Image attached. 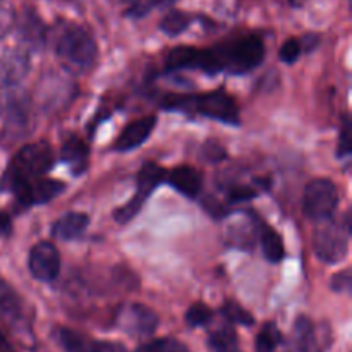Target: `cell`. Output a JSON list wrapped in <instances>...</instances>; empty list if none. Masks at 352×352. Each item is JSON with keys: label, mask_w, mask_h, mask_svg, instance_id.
<instances>
[{"label": "cell", "mask_w": 352, "mask_h": 352, "mask_svg": "<svg viewBox=\"0 0 352 352\" xmlns=\"http://www.w3.org/2000/svg\"><path fill=\"white\" fill-rule=\"evenodd\" d=\"M117 323H119L120 329L126 330L131 336L144 337L151 336L157 330V327L160 325V318L148 306L133 302V305H126L119 309Z\"/></svg>", "instance_id": "52a82bcc"}, {"label": "cell", "mask_w": 352, "mask_h": 352, "mask_svg": "<svg viewBox=\"0 0 352 352\" xmlns=\"http://www.w3.org/2000/svg\"><path fill=\"white\" fill-rule=\"evenodd\" d=\"M260 241H261V250H263L265 258H267L270 263H278V261L284 260L285 256V248L284 241L278 236V232L275 229L268 226H261L260 229Z\"/></svg>", "instance_id": "d6986e66"}, {"label": "cell", "mask_w": 352, "mask_h": 352, "mask_svg": "<svg viewBox=\"0 0 352 352\" xmlns=\"http://www.w3.org/2000/svg\"><path fill=\"white\" fill-rule=\"evenodd\" d=\"M299 41H301V48H302V50L309 52V50H313V48H315L316 45L320 43V36H318V34L311 33V34H306V36L299 38Z\"/></svg>", "instance_id": "e575fe53"}, {"label": "cell", "mask_w": 352, "mask_h": 352, "mask_svg": "<svg viewBox=\"0 0 352 352\" xmlns=\"http://www.w3.org/2000/svg\"><path fill=\"white\" fill-rule=\"evenodd\" d=\"M14 19L12 9L7 3H0V33H6Z\"/></svg>", "instance_id": "836d02e7"}, {"label": "cell", "mask_w": 352, "mask_h": 352, "mask_svg": "<svg viewBox=\"0 0 352 352\" xmlns=\"http://www.w3.org/2000/svg\"><path fill=\"white\" fill-rule=\"evenodd\" d=\"M162 105L167 110H192L208 119L226 124H239V105L223 89L199 93L195 96L168 93Z\"/></svg>", "instance_id": "7a4b0ae2"}, {"label": "cell", "mask_w": 352, "mask_h": 352, "mask_svg": "<svg viewBox=\"0 0 352 352\" xmlns=\"http://www.w3.org/2000/svg\"><path fill=\"white\" fill-rule=\"evenodd\" d=\"M339 205V189L330 179H313L302 195V212L309 220L325 222L330 220Z\"/></svg>", "instance_id": "8992f818"}, {"label": "cell", "mask_w": 352, "mask_h": 352, "mask_svg": "<svg viewBox=\"0 0 352 352\" xmlns=\"http://www.w3.org/2000/svg\"><path fill=\"white\" fill-rule=\"evenodd\" d=\"M165 175L167 172L160 167V165L153 164V162H148L141 167L140 174H138L136 184H138V192L136 196H140L141 199H146L151 192L155 191L160 182L165 181Z\"/></svg>", "instance_id": "2e32d148"}, {"label": "cell", "mask_w": 352, "mask_h": 352, "mask_svg": "<svg viewBox=\"0 0 352 352\" xmlns=\"http://www.w3.org/2000/svg\"><path fill=\"white\" fill-rule=\"evenodd\" d=\"M143 203H144V199H141L140 196H134V198L129 199L126 205L120 206L119 210H116V213H113V219H116L119 223L131 222V220H133L134 217L141 212V208H143Z\"/></svg>", "instance_id": "4316f807"}, {"label": "cell", "mask_w": 352, "mask_h": 352, "mask_svg": "<svg viewBox=\"0 0 352 352\" xmlns=\"http://www.w3.org/2000/svg\"><path fill=\"white\" fill-rule=\"evenodd\" d=\"M165 181L172 188L177 189L181 195H184L186 198L191 199L198 198L203 188L201 172L196 170L195 167H189V165H179V167H175L174 170H170L165 175Z\"/></svg>", "instance_id": "7c38bea8"}, {"label": "cell", "mask_w": 352, "mask_h": 352, "mask_svg": "<svg viewBox=\"0 0 352 352\" xmlns=\"http://www.w3.org/2000/svg\"><path fill=\"white\" fill-rule=\"evenodd\" d=\"M30 272L36 280L52 282L60 274V254L50 241H41L31 248Z\"/></svg>", "instance_id": "ba28073f"}, {"label": "cell", "mask_w": 352, "mask_h": 352, "mask_svg": "<svg viewBox=\"0 0 352 352\" xmlns=\"http://www.w3.org/2000/svg\"><path fill=\"white\" fill-rule=\"evenodd\" d=\"M64 189H65V184L62 181H57V179H50V177H40L36 179V181H30L26 191L23 192V196H21L17 201L24 206L43 205V203L57 198Z\"/></svg>", "instance_id": "8fae6325"}, {"label": "cell", "mask_w": 352, "mask_h": 352, "mask_svg": "<svg viewBox=\"0 0 352 352\" xmlns=\"http://www.w3.org/2000/svg\"><path fill=\"white\" fill-rule=\"evenodd\" d=\"M302 54V48H301V41L299 38H289L282 43L280 50H278V58L285 64H294Z\"/></svg>", "instance_id": "f1b7e54d"}, {"label": "cell", "mask_w": 352, "mask_h": 352, "mask_svg": "<svg viewBox=\"0 0 352 352\" xmlns=\"http://www.w3.org/2000/svg\"><path fill=\"white\" fill-rule=\"evenodd\" d=\"M175 2H177V0H155V6L164 7V6H172V3Z\"/></svg>", "instance_id": "8d00e7d4"}, {"label": "cell", "mask_w": 352, "mask_h": 352, "mask_svg": "<svg viewBox=\"0 0 352 352\" xmlns=\"http://www.w3.org/2000/svg\"><path fill=\"white\" fill-rule=\"evenodd\" d=\"M256 352H289L285 349V339L275 323H265L254 340Z\"/></svg>", "instance_id": "ac0fdd59"}, {"label": "cell", "mask_w": 352, "mask_h": 352, "mask_svg": "<svg viewBox=\"0 0 352 352\" xmlns=\"http://www.w3.org/2000/svg\"><path fill=\"white\" fill-rule=\"evenodd\" d=\"M208 346L213 352H239L237 336L230 325L222 327L210 333Z\"/></svg>", "instance_id": "44dd1931"}, {"label": "cell", "mask_w": 352, "mask_h": 352, "mask_svg": "<svg viewBox=\"0 0 352 352\" xmlns=\"http://www.w3.org/2000/svg\"><path fill=\"white\" fill-rule=\"evenodd\" d=\"M89 226V217L81 212H71L62 215L52 227V234L62 241H74L85 234Z\"/></svg>", "instance_id": "5bb4252c"}, {"label": "cell", "mask_w": 352, "mask_h": 352, "mask_svg": "<svg viewBox=\"0 0 352 352\" xmlns=\"http://www.w3.org/2000/svg\"><path fill=\"white\" fill-rule=\"evenodd\" d=\"M306 2H308V0H289V3H291L292 7H302Z\"/></svg>", "instance_id": "74e56055"}, {"label": "cell", "mask_w": 352, "mask_h": 352, "mask_svg": "<svg viewBox=\"0 0 352 352\" xmlns=\"http://www.w3.org/2000/svg\"><path fill=\"white\" fill-rule=\"evenodd\" d=\"M263 58V40L258 34H244V36L215 45V47L199 48L196 69L206 74H217L222 71L230 72V74H244L258 67Z\"/></svg>", "instance_id": "6da1fadb"}, {"label": "cell", "mask_w": 352, "mask_h": 352, "mask_svg": "<svg viewBox=\"0 0 352 352\" xmlns=\"http://www.w3.org/2000/svg\"><path fill=\"white\" fill-rule=\"evenodd\" d=\"M294 340L298 352H322L318 339H316L315 327L308 316H298L294 322Z\"/></svg>", "instance_id": "e0dca14e"}, {"label": "cell", "mask_w": 352, "mask_h": 352, "mask_svg": "<svg viewBox=\"0 0 352 352\" xmlns=\"http://www.w3.org/2000/svg\"><path fill=\"white\" fill-rule=\"evenodd\" d=\"M136 352H189V349L179 340L165 337V339H157L143 344V346L138 347Z\"/></svg>", "instance_id": "d4e9b609"}, {"label": "cell", "mask_w": 352, "mask_h": 352, "mask_svg": "<svg viewBox=\"0 0 352 352\" xmlns=\"http://www.w3.org/2000/svg\"><path fill=\"white\" fill-rule=\"evenodd\" d=\"M213 311L205 302H195L191 308L186 311V323L189 327H205L212 322Z\"/></svg>", "instance_id": "484cf974"}, {"label": "cell", "mask_w": 352, "mask_h": 352, "mask_svg": "<svg viewBox=\"0 0 352 352\" xmlns=\"http://www.w3.org/2000/svg\"><path fill=\"white\" fill-rule=\"evenodd\" d=\"M0 311L10 318L21 315V299L3 280H0Z\"/></svg>", "instance_id": "603a6c76"}, {"label": "cell", "mask_w": 352, "mask_h": 352, "mask_svg": "<svg viewBox=\"0 0 352 352\" xmlns=\"http://www.w3.org/2000/svg\"><path fill=\"white\" fill-rule=\"evenodd\" d=\"M256 195H258L256 188H250V186H243V184H232L229 186V189H227V198H229V203L248 201V199H253Z\"/></svg>", "instance_id": "4dcf8cb0"}, {"label": "cell", "mask_w": 352, "mask_h": 352, "mask_svg": "<svg viewBox=\"0 0 352 352\" xmlns=\"http://www.w3.org/2000/svg\"><path fill=\"white\" fill-rule=\"evenodd\" d=\"M351 236V217L346 213L344 223L325 220L318 226L313 236V248L320 261L327 265H337L349 253Z\"/></svg>", "instance_id": "277c9868"}, {"label": "cell", "mask_w": 352, "mask_h": 352, "mask_svg": "<svg viewBox=\"0 0 352 352\" xmlns=\"http://www.w3.org/2000/svg\"><path fill=\"white\" fill-rule=\"evenodd\" d=\"M57 340L65 352H129L119 342H102L72 329H58Z\"/></svg>", "instance_id": "9c48e42d"}, {"label": "cell", "mask_w": 352, "mask_h": 352, "mask_svg": "<svg viewBox=\"0 0 352 352\" xmlns=\"http://www.w3.org/2000/svg\"><path fill=\"white\" fill-rule=\"evenodd\" d=\"M220 311H222V315L226 316L230 323H237V325H244V327H251L254 323L253 315L234 301H227L226 305L222 306Z\"/></svg>", "instance_id": "cb8c5ba5"}, {"label": "cell", "mask_w": 352, "mask_h": 352, "mask_svg": "<svg viewBox=\"0 0 352 352\" xmlns=\"http://www.w3.org/2000/svg\"><path fill=\"white\" fill-rule=\"evenodd\" d=\"M155 126H157V117L155 116H146L141 117V119L133 120V122L127 124L122 129V133L119 134V138L113 143V150L117 151H131L136 150L138 146L144 143L148 138L153 133Z\"/></svg>", "instance_id": "30bf717a"}, {"label": "cell", "mask_w": 352, "mask_h": 352, "mask_svg": "<svg viewBox=\"0 0 352 352\" xmlns=\"http://www.w3.org/2000/svg\"><path fill=\"white\" fill-rule=\"evenodd\" d=\"M192 21L195 19H192L191 14L179 9H172L162 17L158 28H160V31H164L167 36H179V34H182L189 26H191Z\"/></svg>", "instance_id": "ffe728a7"}, {"label": "cell", "mask_w": 352, "mask_h": 352, "mask_svg": "<svg viewBox=\"0 0 352 352\" xmlns=\"http://www.w3.org/2000/svg\"><path fill=\"white\" fill-rule=\"evenodd\" d=\"M54 151L50 144L47 141H36V143H30L21 148L7 172L24 181H33V179L43 177L54 167Z\"/></svg>", "instance_id": "5b68a950"}, {"label": "cell", "mask_w": 352, "mask_h": 352, "mask_svg": "<svg viewBox=\"0 0 352 352\" xmlns=\"http://www.w3.org/2000/svg\"><path fill=\"white\" fill-rule=\"evenodd\" d=\"M201 155L206 162H210V164H219V162H222L223 158L227 157L226 148L213 140L206 141V143L203 144Z\"/></svg>", "instance_id": "1f68e13d"}, {"label": "cell", "mask_w": 352, "mask_h": 352, "mask_svg": "<svg viewBox=\"0 0 352 352\" xmlns=\"http://www.w3.org/2000/svg\"><path fill=\"white\" fill-rule=\"evenodd\" d=\"M55 52L67 67L86 71L96 58V41L86 28L74 23L62 24L55 38Z\"/></svg>", "instance_id": "3957f363"}, {"label": "cell", "mask_w": 352, "mask_h": 352, "mask_svg": "<svg viewBox=\"0 0 352 352\" xmlns=\"http://www.w3.org/2000/svg\"><path fill=\"white\" fill-rule=\"evenodd\" d=\"M330 287L333 292H347L351 289V272L342 270L336 274L330 280Z\"/></svg>", "instance_id": "d6a6232c"}, {"label": "cell", "mask_w": 352, "mask_h": 352, "mask_svg": "<svg viewBox=\"0 0 352 352\" xmlns=\"http://www.w3.org/2000/svg\"><path fill=\"white\" fill-rule=\"evenodd\" d=\"M126 2V16L140 19V17L150 14L151 9H155V0H124Z\"/></svg>", "instance_id": "f546056e"}, {"label": "cell", "mask_w": 352, "mask_h": 352, "mask_svg": "<svg viewBox=\"0 0 352 352\" xmlns=\"http://www.w3.org/2000/svg\"><path fill=\"white\" fill-rule=\"evenodd\" d=\"M60 157L62 160L71 167V170L74 172V174H81V172H85L86 167H88V144H86L81 138L76 136V134H67V136L62 140Z\"/></svg>", "instance_id": "4fadbf2b"}, {"label": "cell", "mask_w": 352, "mask_h": 352, "mask_svg": "<svg viewBox=\"0 0 352 352\" xmlns=\"http://www.w3.org/2000/svg\"><path fill=\"white\" fill-rule=\"evenodd\" d=\"M12 230V220L6 212L0 210V236H9Z\"/></svg>", "instance_id": "d590c367"}, {"label": "cell", "mask_w": 352, "mask_h": 352, "mask_svg": "<svg viewBox=\"0 0 352 352\" xmlns=\"http://www.w3.org/2000/svg\"><path fill=\"white\" fill-rule=\"evenodd\" d=\"M21 33L33 45H41L45 40V26L34 12L24 14L23 24H21Z\"/></svg>", "instance_id": "7402d4cb"}, {"label": "cell", "mask_w": 352, "mask_h": 352, "mask_svg": "<svg viewBox=\"0 0 352 352\" xmlns=\"http://www.w3.org/2000/svg\"><path fill=\"white\" fill-rule=\"evenodd\" d=\"M352 151V122L349 117H344L342 129H340L339 144H337V157L347 158L351 157Z\"/></svg>", "instance_id": "83f0119b"}, {"label": "cell", "mask_w": 352, "mask_h": 352, "mask_svg": "<svg viewBox=\"0 0 352 352\" xmlns=\"http://www.w3.org/2000/svg\"><path fill=\"white\" fill-rule=\"evenodd\" d=\"M199 48L191 47V45H179L172 48L165 57V71L175 72L181 69H196L198 67Z\"/></svg>", "instance_id": "9a60e30c"}]
</instances>
